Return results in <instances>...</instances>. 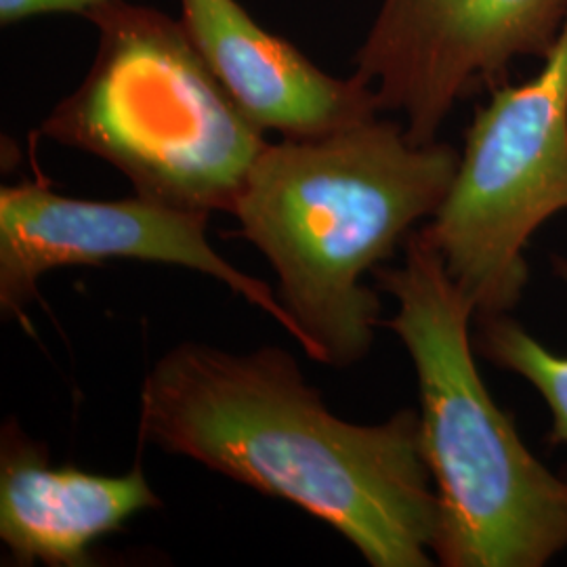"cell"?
Listing matches in <instances>:
<instances>
[{
	"label": "cell",
	"instance_id": "6da1fadb",
	"mask_svg": "<svg viewBox=\"0 0 567 567\" xmlns=\"http://www.w3.org/2000/svg\"><path fill=\"white\" fill-rule=\"evenodd\" d=\"M140 437L303 508L372 567L435 566L440 501L419 410L343 421L282 347H173L143 379Z\"/></svg>",
	"mask_w": 567,
	"mask_h": 567
},
{
	"label": "cell",
	"instance_id": "7a4b0ae2",
	"mask_svg": "<svg viewBox=\"0 0 567 567\" xmlns=\"http://www.w3.org/2000/svg\"><path fill=\"white\" fill-rule=\"evenodd\" d=\"M458 163L454 145L410 142L404 122L379 116L265 145L231 215L274 267L311 360L347 368L370 353L383 303L364 276L440 210Z\"/></svg>",
	"mask_w": 567,
	"mask_h": 567
},
{
	"label": "cell",
	"instance_id": "3957f363",
	"mask_svg": "<svg viewBox=\"0 0 567 567\" xmlns=\"http://www.w3.org/2000/svg\"><path fill=\"white\" fill-rule=\"evenodd\" d=\"M398 311L383 320L419 381L421 444L440 501L444 567H545L567 550V477L548 468L477 368L475 307L421 229L404 261L372 274Z\"/></svg>",
	"mask_w": 567,
	"mask_h": 567
},
{
	"label": "cell",
	"instance_id": "277c9868",
	"mask_svg": "<svg viewBox=\"0 0 567 567\" xmlns=\"http://www.w3.org/2000/svg\"><path fill=\"white\" fill-rule=\"evenodd\" d=\"M84 18L100 32L95 60L42 121V137L102 158L152 203L231 215L265 131L227 95L182 20L128 0Z\"/></svg>",
	"mask_w": 567,
	"mask_h": 567
},
{
	"label": "cell",
	"instance_id": "5b68a950",
	"mask_svg": "<svg viewBox=\"0 0 567 567\" xmlns=\"http://www.w3.org/2000/svg\"><path fill=\"white\" fill-rule=\"evenodd\" d=\"M489 93L444 203L419 227L475 320L517 309L529 282L527 244L567 210V20L529 81Z\"/></svg>",
	"mask_w": 567,
	"mask_h": 567
},
{
	"label": "cell",
	"instance_id": "8992f818",
	"mask_svg": "<svg viewBox=\"0 0 567 567\" xmlns=\"http://www.w3.org/2000/svg\"><path fill=\"white\" fill-rule=\"evenodd\" d=\"M566 20L567 0H381L353 74L425 145L456 103L505 84L513 61L545 60Z\"/></svg>",
	"mask_w": 567,
	"mask_h": 567
},
{
	"label": "cell",
	"instance_id": "52a82bcc",
	"mask_svg": "<svg viewBox=\"0 0 567 567\" xmlns=\"http://www.w3.org/2000/svg\"><path fill=\"white\" fill-rule=\"evenodd\" d=\"M208 219L206 213L152 203L137 194L124 200H82L44 183L7 185L0 189V309L25 322L39 284L58 267L107 261L177 265L229 286L299 343L301 332L278 292L210 246Z\"/></svg>",
	"mask_w": 567,
	"mask_h": 567
},
{
	"label": "cell",
	"instance_id": "ba28073f",
	"mask_svg": "<svg viewBox=\"0 0 567 567\" xmlns=\"http://www.w3.org/2000/svg\"><path fill=\"white\" fill-rule=\"evenodd\" d=\"M179 2L187 37L244 116L265 133L307 140L381 114L368 82L326 74L238 0Z\"/></svg>",
	"mask_w": 567,
	"mask_h": 567
},
{
	"label": "cell",
	"instance_id": "9c48e42d",
	"mask_svg": "<svg viewBox=\"0 0 567 567\" xmlns=\"http://www.w3.org/2000/svg\"><path fill=\"white\" fill-rule=\"evenodd\" d=\"M163 508L140 465L121 475L53 466L16 419L0 431V540L13 564L91 566V547L143 511Z\"/></svg>",
	"mask_w": 567,
	"mask_h": 567
},
{
	"label": "cell",
	"instance_id": "30bf717a",
	"mask_svg": "<svg viewBox=\"0 0 567 567\" xmlns=\"http://www.w3.org/2000/svg\"><path fill=\"white\" fill-rule=\"evenodd\" d=\"M559 265L567 278L566 261ZM475 324L477 355L503 372L519 377L540 395L550 416L548 442L567 447V355L540 343L513 313L477 318Z\"/></svg>",
	"mask_w": 567,
	"mask_h": 567
},
{
	"label": "cell",
	"instance_id": "8fae6325",
	"mask_svg": "<svg viewBox=\"0 0 567 567\" xmlns=\"http://www.w3.org/2000/svg\"><path fill=\"white\" fill-rule=\"evenodd\" d=\"M112 0H0V23L13 25L18 21L30 20L47 13H81Z\"/></svg>",
	"mask_w": 567,
	"mask_h": 567
}]
</instances>
